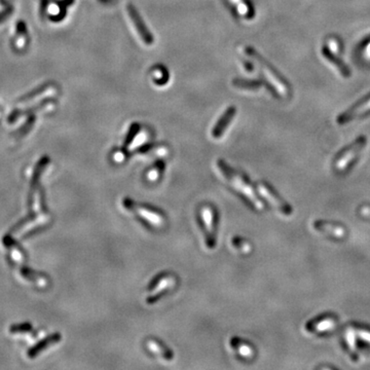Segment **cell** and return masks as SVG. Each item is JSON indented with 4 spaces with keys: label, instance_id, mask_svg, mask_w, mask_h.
Masks as SVG:
<instances>
[{
    "label": "cell",
    "instance_id": "obj_8",
    "mask_svg": "<svg viewBox=\"0 0 370 370\" xmlns=\"http://www.w3.org/2000/svg\"><path fill=\"white\" fill-rule=\"evenodd\" d=\"M126 10H128L129 17H130L131 21L134 24L135 29L137 30V32H138L139 36L141 37V39L143 40L144 44H146L148 46L152 45L153 40H154L153 36L150 33V31L148 30V28L146 27L143 19L141 18L140 14L138 13V10L136 9V7L133 4H129L128 6H126Z\"/></svg>",
    "mask_w": 370,
    "mask_h": 370
},
{
    "label": "cell",
    "instance_id": "obj_21",
    "mask_svg": "<svg viewBox=\"0 0 370 370\" xmlns=\"http://www.w3.org/2000/svg\"><path fill=\"white\" fill-rule=\"evenodd\" d=\"M232 245L242 253H248L251 250V246L248 243V241L242 239V238H235L232 240Z\"/></svg>",
    "mask_w": 370,
    "mask_h": 370
},
{
    "label": "cell",
    "instance_id": "obj_20",
    "mask_svg": "<svg viewBox=\"0 0 370 370\" xmlns=\"http://www.w3.org/2000/svg\"><path fill=\"white\" fill-rule=\"evenodd\" d=\"M164 169H165V165L163 162H158L157 164H155V166L149 169L146 173V177L148 180H150V181L157 180V179L162 175Z\"/></svg>",
    "mask_w": 370,
    "mask_h": 370
},
{
    "label": "cell",
    "instance_id": "obj_24",
    "mask_svg": "<svg viewBox=\"0 0 370 370\" xmlns=\"http://www.w3.org/2000/svg\"><path fill=\"white\" fill-rule=\"evenodd\" d=\"M355 333L361 338V340L370 343V330L367 328H364V327H356L354 329Z\"/></svg>",
    "mask_w": 370,
    "mask_h": 370
},
{
    "label": "cell",
    "instance_id": "obj_12",
    "mask_svg": "<svg viewBox=\"0 0 370 370\" xmlns=\"http://www.w3.org/2000/svg\"><path fill=\"white\" fill-rule=\"evenodd\" d=\"M236 113H237V109H236L235 106H229L225 110V112L222 114V116L219 119L216 125L214 126L213 130H212L213 138L218 139L225 133V130L227 129V126L229 125L231 121L234 120Z\"/></svg>",
    "mask_w": 370,
    "mask_h": 370
},
{
    "label": "cell",
    "instance_id": "obj_5",
    "mask_svg": "<svg viewBox=\"0 0 370 370\" xmlns=\"http://www.w3.org/2000/svg\"><path fill=\"white\" fill-rule=\"evenodd\" d=\"M199 223L203 229L208 248L213 249L216 246L217 234V212L215 208L209 205L203 206L199 210Z\"/></svg>",
    "mask_w": 370,
    "mask_h": 370
},
{
    "label": "cell",
    "instance_id": "obj_23",
    "mask_svg": "<svg viewBox=\"0 0 370 370\" xmlns=\"http://www.w3.org/2000/svg\"><path fill=\"white\" fill-rule=\"evenodd\" d=\"M345 338V342H346L348 347L351 348V351L355 352L356 351V337H355L354 329L353 330H350V329L346 330Z\"/></svg>",
    "mask_w": 370,
    "mask_h": 370
},
{
    "label": "cell",
    "instance_id": "obj_15",
    "mask_svg": "<svg viewBox=\"0 0 370 370\" xmlns=\"http://www.w3.org/2000/svg\"><path fill=\"white\" fill-rule=\"evenodd\" d=\"M61 341V335L59 333H55L50 336H49L46 340L42 342L38 343L34 347L31 348V350L28 352V355L30 358H35L38 356L41 352H44L47 348L51 346L52 345H56Z\"/></svg>",
    "mask_w": 370,
    "mask_h": 370
},
{
    "label": "cell",
    "instance_id": "obj_18",
    "mask_svg": "<svg viewBox=\"0 0 370 370\" xmlns=\"http://www.w3.org/2000/svg\"><path fill=\"white\" fill-rule=\"evenodd\" d=\"M139 152L143 155H148L150 157H155V156H164L167 154V149L164 146H158V145H147L143 147L142 149L139 150Z\"/></svg>",
    "mask_w": 370,
    "mask_h": 370
},
{
    "label": "cell",
    "instance_id": "obj_17",
    "mask_svg": "<svg viewBox=\"0 0 370 370\" xmlns=\"http://www.w3.org/2000/svg\"><path fill=\"white\" fill-rule=\"evenodd\" d=\"M232 84L238 89L241 90H249V91H257L262 87V82L248 80V79H241L237 78L232 81Z\"/></svg>",
    "mask_w": 370,
    "mask_h": 370
},
{
    "label": "cell",
    "instance_id": "obj_4",
    "mask_svg": "<svg viewBox=\"0 0 370 370\" xmlns=\"http://www.w3.org/2000/svg\"><path fill=\"white\" fill-rule=\"evenodd\" d=\"M177 285V278L170 272H163L156 276L149 286L147 287L146 302L153 304L160 300L163 296L171 292Z\"/></svg>",
    "mask_w": 370,
    "mask_h": 370
},
{
    "label": "cell",
    "instance_id": "obj_10",
    "mask_svg": "<svg viewBox=\"0 0 370 370\" xmlns=\"http://www.w3.org/2000/svg\"><path fill=\"white\" fill-rule=\"evenodd\" d=\"M337 325V320L334 316L327 315L320 317V318L311 321L306 324V330L310 332H325L328 330H332Z\"/></svg>",
    "mask_w": 370,
    "mask_h": 370
},
{
    "label": "cell",
    "instance_id": "obj_19",
    "mask_svg": "<svg viewBox=\"0 0 370 370\" xmlns=\"http://www.w3.org/2000/svg\"><path fill=\"white\" fill-rule=\"evenodd\" d=\"M139 132H140V126H139V124L135 123V124H133V125L131 126V128H130V131H129V133H128V135H126V138H125L124 145H123V150L124 152H125L126 150H128V149H130V147H131L132 144L134 143V141H135V139H136V137H137V135L139 134Z\"/></svg>",
    "mask_w": 370,
    "mask_h": 370
},
{
    "label": "cell",
    "instance_id": "obj_6",
    "mask_svg": "<svg viewBox=\"0 0 370 370\" xmlns=\"http://www.w3.org/2000/svg\"><path fill=\"white\" fill-rule=\"evenodd\" d=\"M367 143L366 137L362 136L359 137V138L348 147H346V149L342 151L338 156L336 157V160L334 162V168L336 171L343 172L345 169L350 166V164L355 160L357 155L362 151L363 148L365 147Z\"/></svg>",
    "mask_w": 370,
    "mask_h": 370
},
{
    "label": "cell",
    "instance_id": "obj_14",
    "mask_svg": "<svg viewBox=\"0 0 370 370\" xmlns=\"http://www.w3.org/2000/svg\"><path fill=\"white\" fill-rule=\"evenodd\" d=\"M322 54H323V56L325 57V59L327 61H329L331 63V64L334 65L335 68L338 69V71H340V73L342 74V75L344 77H350L351 76L350 69H348L346 67V65L345 64V63L342 60L336 58V56H335L336 54H334V52H332L331 50H329L326 47L323 48Z\"/></svg>",
    "mask_w": 370,
    "mask_h": 370
},
{
    "label": "cell",
    "instance_id": "obj_3",
    "mask_svg": "<svg viewBox=\"0 0 370 370\" xmlns=\"http://www.w3.org/2000/svg\"><path fill=\"white\" fill-rule=\"evenodd\" d=\"M123 205L125 210H128L129 212L136 215L147 225L158 228L164 226L166 223V217L156 209L146 205L138 204L130 198H124Z\"/></svg>",
    "mask_w": 370,
    "mask_h": 370
},
{
    "label": "cell",
    "instance_id": "obj_11",
    "mask_svg": "<svg viewBox=\"0 0 370 370\" xmlns=\"http://www.w3.org/2000/svg\"><path fill=\"white\" fill-rule=\"evenodd\" d=\"M314 228L317 231L335 239H342L345 236V229L342 225L330 223V222L316 221L314 223Z\"/></svg>",
    "mask_w": 370,
    "mask_h": 370
},
{
    "label": "cell",
    "instance_id": "obj_2",
    "mask_svg": "<svg viewBox=\"0 0 370 370\" xmlns=\"http://www.w3.org/2000/svg\"><path fill=\"white\" fill-rule=\"evenodd\" d=\"M245 52H246V55H248L250 58H252L257 63L258 67L262 71L264 77L267 78V80L271 84H272L273 89L276 90V92H278L280 96H282L283 98H288L290 96V93H291V89L289 87V84H287L286 81H285L279 75V73L269 64L268 61L264 58H262L258 54L256 49H252L250 47L245 48Z\"/></svg>",
    "mask_w": 370,
    "mask_h": 370
},
{
    "label": "cell",
    "instance_id": "obj_25",
    "mask_svg": "<svg viewBox=\"0 0 370 370\" xmlns=\"http://www.w3.org/2000/svg\"><path fill=\"white\" fill-rule=\"evenodd\" d=\"M325 47L332 52H334V54H338V52H340V42L334 38H330L327 40V45Z\"/></svg>",
    "mask_w": 370,
    "mask_h": 370
},
{
    "label": "cell",
    "instance_id": "obj_27",
    "mask_svg": "<svg viewBox=\"0 0 370 370\" xmlns=\"http://www.w3.org/2000/svg\"><path fill=\"white\" fill-rule=\"evenodd\" d=\"M363 57L366 60H370V37L366 40V44L363 47Z\"/></svg>",
    "mask_w": 370,
    "mask_h": 370
},
{
    "label": "cell",
    "instance_id": "obj_1",
    "mask_svg": "<svg viewBox=\"0 0 370 370\" xmlns=\"http://www.w3.org/2000/svg\"><path fill=\"white\" fill-rule=\"evenodd\" d=\"M217 166L222 176L226 179V181L234 187L238 193H240L243 196V197L247 200L250 206H252L255 210L258 211L264 209V204L257 197L254 188H253L251 183L244 175L227 166V164L224 161H218Z\"/></svg>",
    "mask_w": 370,
    "mask_h": 370
},
{
    "label": "cell",
    "instance_id": "obj_16",
    "mask_svg": "<svg viewBox=\"0 0 370 370\" xmlns=\"http://www.w3.org/2000/svg\"><path fill=\"white\" fill-rule=\"evenodd\" d=\"M230 345L235 352L243 358L249 359L254 356V348L251 346V345L240 340V338H232Z\"/></svg>",
    "mask_w": 370,
    "mask_h": 370
},
{
    "label": "cell",
    "instance_id": "obj_7",
    "mask_svg": "<svg viewBox=\"0 0 370 370\" xmlns=\"http://www.w3.org/2000/svg\"><path fill=\"white\" fill-rule=\"evenodd\" d=\"M257 189L259 194L266 198L272 207L281 211V212L285 215H291L292 208L287 203H285L284 200L273 192L272 188H271L268 184L260 182L257 184Z\"/></svg>",
    "mask_w": 370,
    "mask_h": 370
},
{
    "label": "cell",
    "instance_id": "obj_26",
    "mask_svg": "<svg viewBox=\"0 0 370 370\" xmlns=\"http://www.w3.org/2000/svg\"><path fill=\"white\" fill-rule=\"evenodd\" d=\"M359 213L361 216L370 218V205H363L359 208Z\"/></svg>",
    "mask_w": 370,
    "mask_h": 370
},
{
    "label": "cell",
    "instance_id": "obj_22",
    "mask_svg": "<svg viewBox=\"0 0 370 370\" xmlns=\"http://www.w3.org/2000/svg\"><path fill=\"white\" fill-rule=\"evenodd\" d=\"M234 1L238 6V10L243 16H247L249 18L252 16L251 7L248 5V3H246L245 0H234Z\"/></svg>",
    "mask_w": 370,
    "mask_h": 370
},
{
    "label": "cell",
    "instance_id": "obj_9",
    "mask_svg": "<svg viewBox=\"0 0 370 370\" xmlns=\"http://www.w3.org/2000/svg\"><path fill=\"white\" fill-rule=\"evenodd\" d=\"M370 111V95L366 98L359 101L354 106H352L350 109H347L345 112L341 114L337 118V123L340 124H345L350 123L353 120L359 119L363 116V114Z\"/></svg>",
    "mask_w": 370,
    "mask_h": 370
},
{
    "label": "cell",
    "instance_id": "obj_13",
    "mask_svg": "<svg viewBox=\"0 0 370 370\" xmlns=\"http://www.w3.org/2000/svg\"><path fill=\"white\" fill-rule=\"evenodd\" d=\"M146 347L151 352L153 355L160 357L163 360L166 361H172L174 358V354L170 348L167 347L164 344H162L160 341L153 340V338H150L148 340L146 343Z\"/></svg>",
    "mask_w": 370,
    "mask_h": 370
}]
</instances>
